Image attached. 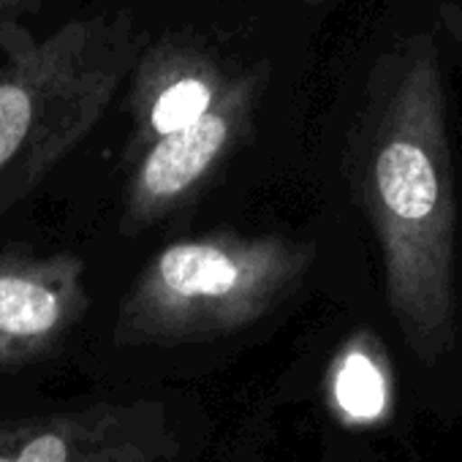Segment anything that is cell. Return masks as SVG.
Returning <instances> with one entry per match:
<instances>
[{"instance_id": "277c9868", "label": "cell", "mask_w": 462, "mask_h": 462, "mask_svg": "<svg viewBox=\"0 0 462 462\" xmlns=\"http://www.w3.org/2000/svg\"><path fill=\"white\" fill-rule=\"evenodd\" d=\"M264 69L240 71L217 104L196 123L158 139L131 163L123 190L120 228L142 235L182 207L248 134Z\"/></svg>"}, {"instance_id": "52a82bcc", "label": "cell", "mask_w": 462, "mask_h": 462, "mask_svg": "<svg viewBox=\"0 0 462 462\" xmlns=\"http://www.w3.org/2000/svg\"><path fill=\"white\" fill-rule=\"evenodd\" d=\"M131 74L128 161L207 115L237 77H228L204 47L185 39H161L147 47Z\"/></svg>"}, {"instance_id": "7a4b0ae2", "label": "cell", "mask_w": 462, "mask_h": 462, "mask_svg": "<svg viewBox=\"0 0 462 462\" xmlns=\"http://www.w3.org/2000/svg\"><path fill=\"white\" fill-rule=\"evenodd\" d=\"M139 55L120 12L74 17L47 36L23 23L0 31V215L93 134Z\"/></svg>"}, {"instance_id": "9c48e42d", "label": "cell", "mask_w": 462, "mask_h": 462, "mask_svg": "<svg viewBox=\"0 0 462 462\" xmlns=\"http://www.w3.org/2000/svg\"><path fill=\"white\" fill-rule=\"evenodd\" d=\"M42 0H0V31L20 23L28 12H33Z\"/></svg>"}, {"instance_id": "3957f363", "label": "cell", "mask_w": 462, "mask_h": 462, "mask_svg": "<svg viewBox=\"0 0 462 462\" xmlns=\"http://www.w3.org/2000/svg\"><path fill=\"white\" fill-rule=\"evenodd\" d=\"M313 245L281 235L188 237L158 251L120 302L115 340L177 346L235 335L267 319L305 281Z\"/></svg>"}, {"instance_id": "ba28073f", "label": "cell", "mask_w": 462, "mask_h": 462, "mask_svg": "<svg viewBox=\"0 0 462 462\" xmlns=\"http://www.w3.org/2000/svg\"><path fill=\"white\" fill-rule=\"evenodd\" d=\"M394 400L392 367L381 340L356 332L329 367V402L346 424L370 427L389 416Z\"/></svg>"}, {"instance_id": "6da1fadb", "label": "cell", "mask_w": 462, "mask_h": 462, "mask_svg": "<svg viewBox=\"0 0 462 462\" xmlns=\"http://www.w3.org/2000/svg\"><path fill=\"white\" fill-rule=\"evenodd\" d=\"M359 155L389 310L411 351L435 362L454 340L457 209L440 58L427 33L378 63Z\"/></svg>"}, {"instance_id": "8992f818", "label": "cell", "mask_w": 462, "mask_h": 462, "mask_svg": "<svg viewBox=\"0 0 462 462\" xmlns=\"http://www.w3.org/2000/svg\"><path fill=\"white\" fill-rule=\"evenodd\" d=\"M177 438L152 405L0 424V462H177Z\"/></svg>"}, {"instance_id": "5b68a950", "label": "cell", "mask_w": 462, "mask_h": 462, "mask_svg": "<svg viewBox=\"0 0 462 462\" xmlns=\"http://www.w3.org/2000/svg\"><path fill=\"white\" fill-rule=\"evenodd\" d=\"M85 275V262L66 251H0V370L58 354L90 308Z\"/></svg>"}]
</instances>
